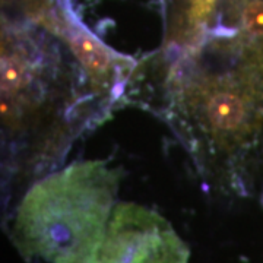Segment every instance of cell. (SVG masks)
<instances>
[{
	"label": "cell",
	"instance_id": "5",
	"mask_svg": "<svg viewBox=\"0 0 263 263\" xmlns=\"http://www.w3.org/2000/svg\"><path fill=\"white\" fill-rule=\"evenodd\" d=\"M245 31L253 38H263V0H252L241 12Z\"/></svg>",
	"mask_w": 263,
	"mask_h": 263
},
{
	"label": "cell",
	"instance_id": "2",
	"mask_svg": "<svg viewBox=\"0 0 263 263\" xmlns=\"http://www.w3.org/2000/svg\"><path fill=\"white\" fill-rule=\"evenodd\" d=\"M187 122L208 146L230 155L263 122V65L246 63L222 72H200L183 91Z\"/></svg>",
	"mask_w": 263,
	"mask_h": 263
},
{
	"label": "cell",
	"instance_id": "1",
	"mask_svg": "<svg viewBox=\"0 0 263 263\" xmlns=\"http://www.w3.org/2000/svg\"><path fill=\"white\" fill-rule=\"evenodd\" d=\"M120 173L101 161L73 162L19 200L10 238L28 262L95 263L113 214Z\"/></svg>",
	"mask_w": 263,
	"mask_h": 263
},
{
	"label": "cell",
	"instance_id": "3",
	"mask_svg": "<svg viewBox=\"0 0 263 263\" xmlns=\"http://www.w3.org/2000/svg\"><path fill=\"white\" fill-rule=\"evenodd\" d=\"M65 65L59 56L44 54L32 44L3 43L2 123L8 142L29 138L31 143L32 135L41 136L43 154L50 151L47 145H54L47 130L59 117V100L69 95L67 88L73 84Z\"/></svg>",
	"mask_w": 263,
	"mask_h": 263
},
{
	"label": "cell",
	"instance_id": "4",
	"mask_svg": "<svg viewBox=\"0 0 263 263\" xmlns=\"http://www.w3.org/2000/svg\"><path fill=\"white\" fill-rule=\"evenodd\" d=\"M190 252L168 221L136 203H117L95 263H189Z\"/></svg>",
	"mask_w": 263,
	"mask_h": 263
},
{
	"label": "cell",
	"instance_id": "6",
	"mask_svg": "<svg viewBox=\"0 0 263 263\" xmlns=\"http://www.w3.org/2000/svg\"><path fill=\"white\" fill-rule=\"evenodd\" d=\"M214 2L215 0H190V5H192V21L197 22V21H202L203 18H206L209 10L212 9Z\"/></svg>",
	"mask_w": 263,
	"mask_h": 263
}]
</instances>
